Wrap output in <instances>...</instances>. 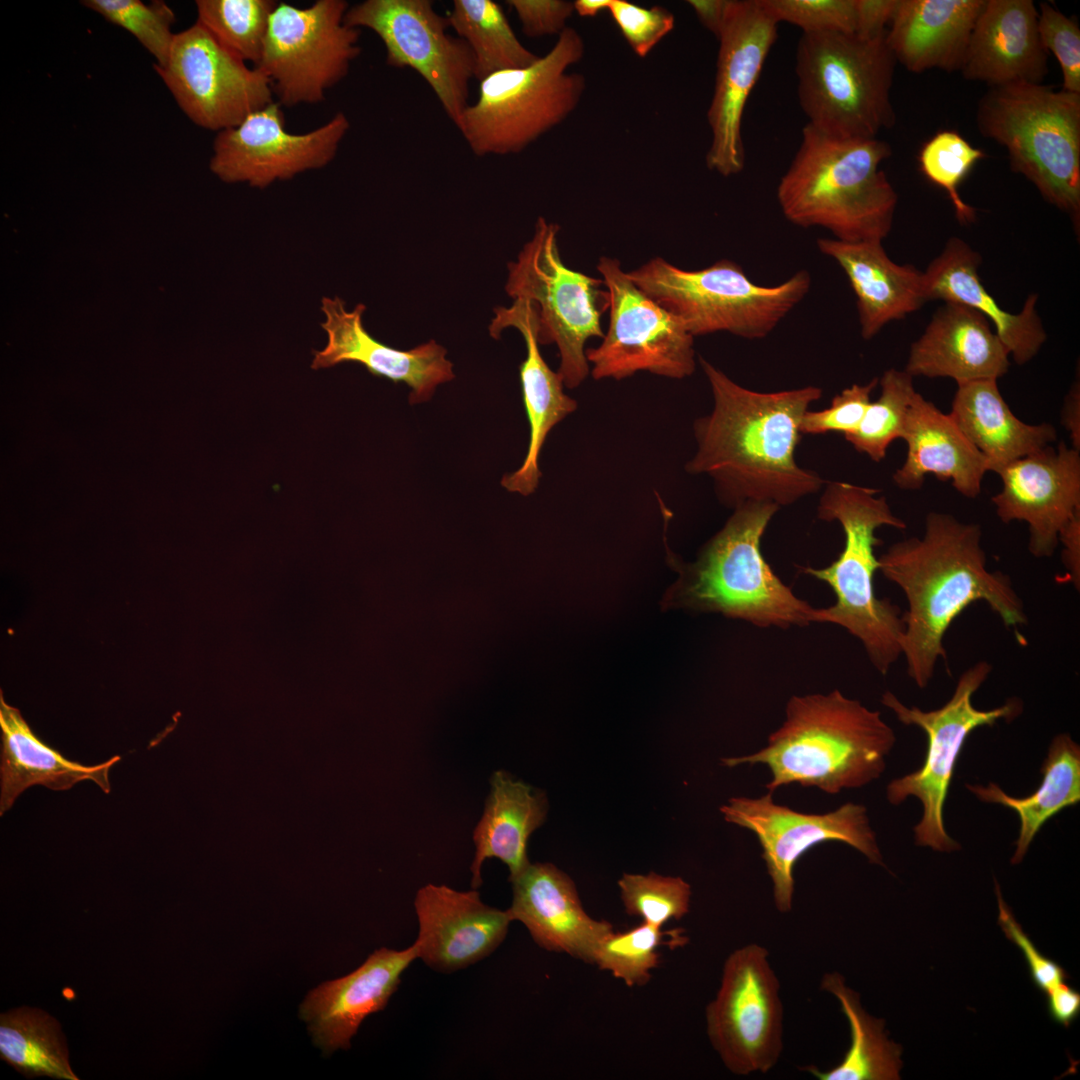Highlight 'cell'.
<instances>
[{"instance_id":"obj_18","label":"cell","mask_w":1080,"mask_h":1080,"mask_svg":"<svg viewBox=\"0 0 1080 1080\" xmlns=\"http://www.w3.org/2000/svg\"><path fill=\"white\" fill-rule=\"evenodd\" d=\"M720 812L727 822L757 836L773 884L774 903L781 913L792 909L797 861L818 844L845 843L869 862L884 865L867 809L861 804L847 802L828 813L808 814L776 804L768 792L759 798L733 797Z\"/></svg>"},{"instance_id":"obj_20","label":"cell","mask_w":1080,"mask_h":1080,"mask_svg":"<svg viewBox=\"0 0 1080 1080\" xmlns=\"http://www.w3.org/2000/svg\"><path fill=\"white\" fill-rule=\"evenodd\" d=\"M349 128L347 116L338 112L312 131L291 133L285 128L281 104L273 101L239 125L217 132L210 169L222 181L262 189L326 166Z\"/></svg>"},{"instance_id":"obj_5","label":"cell","mask_w":1080,"mask_h":1080,"mask_svg":"<svg viewBox=\"0 0 1080 1080\" xmlns=\"http://www.w3.org/2000/svg\"><path fill=\"white\" fill-rule=\"evenodd\" d=\"M780 509L745 502L700 549L694 562L671 559L679 573L667 606L716 612L766 628L817 623V608L797 597L766 562L761 540Z\"/></svg>"},{"instance_id":"obj_46","label":"cell","mask_w":1080,"mask_h":1080,"mask_svg":"<svg viewBox=\"0 0 1080 1080\" xmlns=\"http://www.w3.org/2000/svg\"><path fill=\"white\" fill-rule=\"evenodd\" d=\"M777 22H787L802 33H855L854 0H759Z\"/></svg>"},{"instance_id":"obj_21","label":"cell","mask_w":1080,"mask_h":1080,"mask_svg":"<svg viewBox=\"0 0 1080 1080\" xmlns=\"http://www.w3.org/2000/svg\"><path fill=\"white\" fill-rule=\"evenodd\" d=\"M996 474L1002 488L992 497L1003 523L1028 525L1029 552L1037 558L1054 554L1059 535L1080 513V451L1060 442L1017 459Z\"/></svg>"},{"instance_id":"obj_29","label":"cell","mask_w":1080,"mask_h":1080,"mask_svg":"<svg viewBox=\"0 0 1080 1080\" xmlns=\"http://www.w3.org/2000/svg\"><path fill=\"white\" fill-rule=\"evenodd\" d=\"M494 313L489 326L490 335L497 339L503 329L514 327L522 334L527 349L519 370L530 427L529 445L520 468L506 474L501 484L510 492L528 496L539 483L541 472L538 459L547 435L556 424L577 409V402L564 393L562 377L552 371L541 356L533 306L523 300H514L511 307H497Z\"/></svg>"},{"instance_id":"obj_37","label":"cell","mask_w":1080,"mask_h":1080,"mask_svg":"<svg viewBox=\"0 0 1080 1080\" xmlns=\"http://www.w3.org/2000/svg\"><path fill=\"white\" fill-rule=\"evenodd\" d=\"M820 987L837 999L849 1023L851 1044L835 1067L821 1071L808 1066L803 1070L820 1080L900 1079L902 1048L888 1038L884 1020L863 1009L859 994L846 985L840 973H825Z\"/></svg>"},{"instance_id":"obj_17","label":"cell","mask_w":1080,"mask_h":1080,"mask_svg":"<svg viewBox=\"0 0 1080 1080\" xmlns=\"http://www.w3.org/2000/svg\"><path fill=\"white\" fill-rule=\"evenodd\" d=\"M155 70L184 114L220 132L273 102L270 79L223 47L197 21L175 33L163 66Z\"/></svg>"},{"instance_id":"obj_40","label":"cell","mask_w":1080,"mask_h":1080,"mask_svg":"<svg viewBox=\"0 0 1080 1080\" xmlns=\"http://www.w3.org/2000/svg\"><path fill=\"white\" fill-rule=\"evenodd\" d=\"M197 22L223 47L255 66L262 55L273 0H197Z\"/></svg>"},{"instance_id":"obj_7","label":"cell","mask_w":1080,"mask_h":1080,"mask_svg":"<svg viewBox=\"0 0 1080 1080\" xmlns=\"http://www.w3.org/2000/svg\"><path fill=\"white\" fill-rule=\"evenodd\" d=\"M979 133L1004 146L1010 168L1051 205L1080 222V93L1018 82L991 87L978 103Z\"/></svg>"},{"instance_id":"obj_30","label":"cell","mask_w":1080,"mask_h":1080,"mask_svg":"<svg viewBox=\"0 0 1080 1080\" xmlns=\"http://www.w3.org/2000/svg\"><path fill=\"white\" fill-rule=\"evenodd\" d=\"M817 247L846 274L856 296L860 332L865 340L927 302L923 272L912 265L892 261L882 241L819 238Z\"/></svg>"},{"instance_id":"obj_24","label":"cell","mask_w":1080,"mask_h":1080,"mask_svg":"<svg viewBox=\"0 0 1080 1080\" xmlns=\"http://www.w3.org/2000/svg\"><path fill=\"white\" fill-rule=\"evenodd\" d=\"M418 959L413 943L403 950H375L348 975L311 990L300 1006L314 1043L324 1052L348 1049L362 1021L383 1010L398 989L401 975Z\"/></svg>"},{"instance_id":"obj_28","label":"cell","mask_w":1080,"mask_h":1080,"mask_svg":"<svg viewBox=\"0 0 1080 1080\" xmlns=\"http://www.w3.org/2000/svg\"><path fill=\"white\" fill-rule=\"evenodd\" d=\"M980 254L965 241L952 237L923 271L927 301L940 299L967 306L983 315L996 329L1018 365L1033 359L1047 339L1037 311L1038 296L1031 294L1019 313L1003 309L985 289L978 275Z\"/></svg>"},{"instance_id":"obj_47","label":"cell","mask_w":1080,"mask_h":1080,"mask_svg":"<svg viewBox=\"0 0 1080 1080\" xmlns=\"http://www.w3.org/2000/svg\"><path fill=\"white\" fill-rule=\"evenodd\" d=\"M1038 31L1047 52L1057 59L1063 77L1062 89L1080 93V28L1047 2L1039 5Z\"/></svg>"},{"instance_id":"obj_10","label":"cell","mask_w":1080,"mask_h":1080,"mask_svg":"<svg viewBox=\"0 0 1080 1080\" xmlns=\"http://www.w3.org/2000/svg\"><path fill=\"white\" fill-rule=\"evenodd\" d=\"M649 297L679 318L693 336L727 332L756 340L768 336L806 297L811 287L807 270L784 282L764 286L753 282L729 259L685 270L661 257L628 271Z\"/></svg>"},{"instance_id":"obj_56","label":"cell","mask_w":1080,"mask_h":1080,"mask_svg":"<svg viewBox=\"0 0 1080 1080\" xmlns=\"http://www.w3.org/2000/svg\"><path fill=\"white\" fill-rule=\"evenodd\" d=\"M1061 423L1069 433L1072 448L1080 451V384L1074 382L1064 399Z\"/></svg>"},{"instance_id":"obj_23","label":"cell","mask_w":1080,"mask_h":1080,"mask_svg":"<svg viewBox=\"0 0 1080 1080\" xmlns=\"http://www.w3.org/2000/svg\"><path fill=\"white\" fill-rule=\"evenodd\" d=\"M414 906L418 958L443 973L488 957L504 941L512 922L507 910L486 905L475 889L428 884L418 890Z\"/></svg>"},{"instance_id":"obj_35","label":"cell","mask_w":1080,"mask_h":1080,"mask_svg":"<svg viewBox=\"0 0 1080 1080\" xmlns=\"http://www.w3.org/2000/svg\"><path fill=\"white\" fill-rule=\"evenodd\" d=\"M546 813L544 794L536 793L531 786L504 771L493 774L484 813L473 833L476 848L470 867L473 889L482 884L481 867L486 859L497 858L505 863L509 879L530 864L528 840L543 824Z\"/></svg>"},{"instance_id":"obj_42","label":"cell","mask_w":1080,"mask_h":1080,"mask_svg":"<svg viewBox=\"0 0 1080 1080\" xmlns=\"http://www.w3.org/2000/svg\"><path fill=\"white\" fill-rule=\"evenodd\" d=\"M986 157L973 147L957 131L937 132L924 143L919 152L922 173L932 183L941 187L950 198L957 220L962 224L973 222L976 211L965 203L958 188L973 166Z\"/></svg>"},{"instance_id":"obj_1","label":"cell","mask_w":1080,"mask_h":1080,"mask_svg":"<svg viewBox=\"0 0 1080 1080\" xmlns=\"http://www.w3.org/2000/svg\"><path fill=\"white\" fill-rule=\"evenodd\" d=\"M712 410L693 423L696 451L690 474L706 475L722 504L773 503L780 508L816 493L826 483L795 459L800 423L822 396L817 386L759 392L741 386L700 357Z\"/></svg>"},{"instance_id":"obj_15","label":"cell","mask_w":1080,"mask_h":1080,"mask_svg":"<svg viewBox=\"0 0 1080 1080\" xmlns=\"http://www.w3.org/2000/svg\"><path fill=\"white\" fill-rule=\"evenodd\" d=\"M712 1047L735 1075L767 1073L783 1051L780 982L765 947L750 943L725 960L715 998L706 1008Z\"/></svg>"},{"instance_id":"obj_22","label":"cell","mask_w":1080,"mask_h":1080,"mask_svg":"<svg viewBox=\"0 0 1080 1080\" xmlns=\"http://www.w3.org/2000/svg\"><path fill=\"white\" fill-rule=\"evenodd\" d=\"M365 309L359 303L348 311L339 297L322 298L321 310L326 319L321 327L328 341L325 348L313 351L312 369L359 363L374 376L406 384L411 389V404L429 400L438 385L455 377L453 364L446 358L447 350L435 340L400 350L372 337L363 325Z\"/></svg>"},{"instance_id":"obj_41","label":"cell","mask_w":1080,"mask_h":1080,"mask_svg":"<svg viewBox=\"0 0 1080 1080\" xmlns=\"http://www.w3.org/2000/svg\"><path fill=\"white\" fill-rule=\"evenodd\" d=\"M878 383L881 392L870 402L857 429L844 436L860 453L879 462L886 456L889 445L903 436L907 416L917 393L913 377L895 368L883 373Z\"/></svg>"},{"instance_id":"obj_11","label":"cell","mask_w":1080,"mask_h":1080,"mask_svg":"<svg viewBox=\"0 0 1080 1080\" xmlns=\"http://www.w3.org/2000/svg\"><path fill=\"white\" fill-rule=\"evenodd\" d=\"M560 227L539 217L534 234L508 263L507 294L532 304L540 344L554 343L559 351L558 373L564 386L578 387L590 374L585 345L602 338L603 314L609 308L602 278L575 271L563 263L558 249Z\"/></svg>"},{"instance_id":"obj_32","label":"cell","mask_w":1080,"mask_h":1080,"mask_svg":"<svg viewBox=\"0 0 1080 1080\" xmlns=\"http://www.w3.org/2000/svg\"><path fill=\"white\" fill-rule=\"evenodd\" d=\"M985 0H899L887 43L907 70H960Z\"/></svg>"},{"instance_id":"obj_52","label":"cell","mask_w":1080,"mask_h":1080,"mask_svg":"<svg viewBox=\"0 0 1080 1080\" xmlns=\"http://www.w3.org/2000/svg\"><path fill=\"white\" fill-rule=\"evenodd\" d=\"M899 0H854L855 34L871 38L885 32Z\"/></svg>"},{"instance_id":"obj_4","label":"cell","mask_w":1080,"mask_h":1080,"mask_svg":"<svg viewBox=\"0 0 1080 1080\" xmlns=\"http://www.w3.org/2000/svg\"><path fill=\"white\" fill-rule=\"evenodd\" d=\"M892 154L878 138H840L809 124L777 186L785 218L821 227L846 242L883 241L892 229L898 195L880 164Z\"/></svg>"},{"instance_id":"obj_57","label":"cell","mask_w":1080,"mask_h":1080,"mask_svg":"<svg viewBox=\"0 0 1080 1080\" xmlns=\"http://www.w3.org/2000/svg\"><path fill=\"white\" fill-rule=\"evenodd\" d=\"M612 0H576L574 11L581 17H594L608 10Z\"/></svg>"},{"instance_id":"obj_45","label":"cell","mask_w":1080,"mask_h":1080,"mask_svg":"<svg viewBox=\"0 0 1080 1080\" xmlns=\"http://www.w3.org/2000/svg\"><path fill=\"white\" fill-rule=\"evenodd\" d=\"M618 886L626 913L643 922L662 927L690 910L691 887L681 877L624 873Z\"/></svg>"},{"instance_id":"obj_53","label":"cell","mask_w":1080,"mask_h":1080,"mask_svg":"<svg viewBox=\"0 0 1080 1080\" xmlns=\"http://www.w3.org/2000/svg\"><path fill=\"white\" fill-rule=\"evenodd\" d=\"M1047 995V1009L1051 1019L1068 1028L1080 1013V993L1065 982L1060 983Z\"/></svg>"},{"instance_id":"obj_36","label":"cell","mask_w":1080,"mask_h":1080,"mask_svg":"<svg viewBox=\"0 0 1080 1080\" xmlns=\"http://www.w3.org/2000/svg\"><path fill=\"white\" fill-rule=\"evenodd\" d=\"M1043 779L1037 791L1026 797H1013L998 784L970 785L967 789L980 801L996 803L1014 810L1020 828L1012 864L1020 863L1042 826L1066 807L1080 801V746L1067 733L1056 735L1043 761Z\"/></svg>"},{"instance_id":"obj_33","label":"cell","mask_w":1080,"mask_h":1080,"mask_svg":"<svg viewBox=\"0 0 1080 1080\" xmlns=\"http://www.w3.org/2000/svg\"><path fill=\"white\" fill-rule=\"evenodd\" d=\"M0 728L1 815L12 807L24 790L33 785L61 791L72 788L80 781L90 780L105 793L110 792L109 771L120 756L93 766L66 759L33 733L20 711L5 702L2 692Z\"/></svg>"},{"instance_id":"obj_50","label":"cell","mask_w":1080,"mask_h":1080,"mask_svg":"<svg viewBox=\"0 0 1080 1080\" xmlns=\"http://www.w3.org/2000/svg\"><path fill=\"white\" fill-rule=\"evenodd\" d=\"M995 889L999 907L998 923L1005 936L1021 950L1035 986L1046 994L1065 982L1068 975L1058 963L1038 951L1004 902L997 883Z\"/></svg>"},{"instance_id":"obj_12","label":"cell","mask_w":1080,"mask_h":1080,"mask_svg":"<svg viewBox=\"0 0 1080 1080\" xmlns=\"http://www.w3.org/2000/svg\"><path fill=\"white\" fill-rule=\"evenodd\" d=\"M992 665L984 660L967 668L956 683L951 698L940 708L924 711L908 707L890 691L883 693L881 702L904 725H914L927 736V751L923 765L916 771L892 780L886 790L890 804L899 805L908 797L922 804V817L914 827L916 845L939 852L960 849L944 825V804L960 752L969 734L981 726H992L1004 719L1010 722L1020 716L1023 703L1009 698L990 710L977 709L972 703L974 693L987 680Z\"/></svg>"},{"instance_id":"obj_55","label":"cell","mask_w":1080,"mask_h":1080,"mask_svg":"<svg viewBox=\"0 0 1080 1080\" xmlns=\"http://www.w3.org/2000/svg\"><path fill=\"white\" fill-rule=\"evenodd\" d=\"M730 0H689L699 22L715 37L723 25Z\"/></svg>"},{"instance_id":"obj_25","label":"cell","mask_w":1080,"mask_h":1080,"mask_svg":"<svg viewBox=\"0 0 1080 1080\" xmlns=\"http://www.w3.org/2000/svg\"><path fill=\"white\" fill-rule=\"evenodd\" d=\"M509 881L512 921H520L541 948L594 964L599 944L613 927L585 912L567 874L551 863L530 862Z\"/></svg>"},{"instance_id":"obj_44","label":"cell","mask_w":1080,"mask_h":1080,"mask_svg":"<svg viewBox=\"0 0 1080 1080\" xmlns=\"http://www.w3.org/2000/svg\"><path fill=\"white\" fill-rule=\"evenodd\" d=\"M82 4L104 19L131 33L163 66L170 54L175 33L173 10L163 1L149 4L140 0H84Z\"/></svg>"},{"instance_id":"obj_39","label":"cell","mask_w":1080,"mask_h":1080,"mask_svg":"<svg viewBox=\"0 0 1080 1080\" xmlns=\"http://www.w3.org/2000/svg\"><path fill=\"white\" fill-rule=\"evenodd\" d=\"M0 1056L28 1078L78 1080L69 1065L59 1023L38 1009L20 1008L1 1014Z\"/></svg>"},{"instance_id":"obj_8","label":"cell","mask_w":1080,"mask_h":1080,"mask_svg":"<svg viewBox=\"0 0 1080 1080\" xmlns=\"http://www.w3.org/2000/svg\"><path fill=\"white\" fill-rule=\"evenodd\" d=\"M896 63L887 30L871 38L802 33L795 72L807 124L840 138H877L895 123L890 91Z\"/></svg>"},{"instance_id":"obj_27","label":"cell","mask_w":1080,"mask_h":1080,"mask_svg":"<svg viewBox=\"0 0 1080 1080\" xmlns=\"http://www.w3.org/2000/svg\"><path fill=\"white\" fill-rule=\"evenodd\" d=\"M1009 365L1008 351L983 315L945 302L912 343L904 370L913 378L948 377L958 385L998 380Z\"/></svg>"},{"instance_id":"obj_49","label":"cell","mask_w":1080,"mask_h":1080,"mask_svg":"<svg viewBox=\"0 0 1080 1080\" xmlns=\"http://www.w3.org/2000/svg\"><path fill=\"white\" fill-rule=\"evenodd\" d=\"M878 380L874 378L866 384H853L845 388L832 398L826 409L807 410L801 419L800 433L820 435L835 432L846 436L854 432L871 402L870 396Z\"/></svg>"},{"instance_id":"obj_14","label":"cell","mask_w":1080,"mask_h":1080,"mask_svg":"<svg viewBox=\"0 0 1080 1080\" xmlns=\"http://www.w3.org/2000/svg\"><path fill=\"white\" fill-rule=\"evenodd\" d=\"M597 271L609 300V326L586 359L595 380H621L638 371L683 379L695 371L694 337L629 277L618 259L603 256Z\"/></svg>"},{"instance_id":"obj_26","label":"cell","mask_w":1080,"mask_h":1080,"mask_svg":"<svg viewBox=\"0 0 1080 1080\" xmlns=\"http://www.w3.org/2000/svg\"><path fill=\"white\" fill-rule=\"evenodd\" d=\"M1047 62L1034 2L985 0L959 71L965 79L985 82L990 88L1018 82L1040 84L1048 72Z\"/></svg>"},{"instance_id":"obj_9","label":"cell","mask_w":1080,"mask_h":1080,"mask_svg":"<svg viewBox=\"0 0 1080 1080\" xmlns=\"http://www.w3.org/2000/svg\"><path fill=\"white\" fill-rule=\"evenodd\" d=\"M584 53L582 36L567 26L532 65L481 80L477 100L455 123L470 150L479 157L520 153L561 124L585 92V76L568 72Z\"/></svg>"},{"instance_id":"obj_43","label":"cell","mask_w":1080,"mask_h":1080,"mask_svg":"<svg viewBox=\"0 0 1080 1080\" xmlns=\"http://www.w3.org/2000/svg\"><path fill=\"white\" fill-rule=\"evenodd\" d=\"M662 927L642 922L624 932L611 931L599 944L594 965L609 971L627 986L649 982L651 970L659 964L658 947L664 943Z\"/></svg>"},{"instance_id":"obj_13","label":"cell","mask_w":1080,"mask_h":1080,"mask_svg":"<svg viewBox=\"0 0 1080 1080\" xmlns=\"http://www.w3.org/2000/svg\"><path fill=\"white\" fill-rule=\"evenodd\" d=\"M349 4L318 0L306 8L277 4L259 68L284 106L314 104L343 80L361 53V29L345 22Z\"/></svg>"},{"instance_id":"obj_51","label":"cell","mask_w":1080,"mask_h":1080,"mask_svg":"<svg viewBox=\"0 0 1080 1080\" xmlns=\"http://www.w3.org/2000/svg\"><path fill=\"white\" fill-rule=\"evenodd\" d=\"M522 31L528 37L559 35L574 11V2L564 0H508Z\"/></svg>"},{"instance_id":"obj_6","label":"cell","mask_w":1080,"mask_h":1080,"mask_svg":"<svg viewBox=\"0 0 1080 1080\" xmlns=\"http://www.w3.org/2000/svg\"><path fill=\"white\" fill-rule=\"evenodd\" d=\"M817 506V518L837 521L844 533L838 558L822 568L800 571L827 583L835 594L832 606L817 608V623L844 628L858 639L871 664L882 675L901 656L903 613L890 599L878 598L874 576L879 568L876 530L882 526L906 529L880 490L843 481L826 482Z\"/></svg>"},{"instance_id":"obj_54","label":"cell","mask_w":1080,"mask_h":1080,"mask_svg":"<svg viewBox=\"0 0 1080 1080\" xmlns=\"http://www.w3.org/2000/svg\"><path fill=\"white\" fill-rule=\"evenodd\" d=\"M1063 546L1062 562L1067 578L1079 591L1080 586V513L1076 514L1059 535Z\"/></svg>"},{"instance_id":"obj_38","label":"cell","mask_w":1080,"mask_h":1080,"mask_svg":"<svg viewBox=\"0 0 1080 1080\" xmlns=\"http://www.w3.org/2000/svg\"><path fill=\"white\" fill-rule=\"evenodd\" d=\"M446 17L457 37L469 46L479 82L499 71L528 67L539 59L522 45L501 6L492 0H454Z\"/></svg>"},{"instance_id":"obj_2","label":"cell","mask_w":1080,"mask_h":1080,"mask_svg":"<svg viewBox=\"0 0 1080 1080\" xmlns=\"http://www.w3.org/2000/svg\"><path fill=\"white\" fill-rule=\"evenodd\" d=\"M878 562V571L902 590L908 604L901 656L920 689L946 658L943 641L952 622L975 602H985L1022 641L1017 628L1027 624L1024 603L1008 575L988 570L980 525L931 511L922 537L892 544Z\"/></svg>"},{"instance_id":"obj_16","label":"cell","mask_w":1080,"mask_h":1080,"mask_svg":"<svg viewBox=\"0 0 1080 1080\" xmlns=\"http://www.w3.org/2000/svg\"><path fill=\"white\" fill-rule=\"evenodd\" d=\"M345 22L382 41L386 62L416 71L455 124L465 111L475 62L467 43L447 32L446 16L430 0H366L349 7Z\"/></svg>"},{"instance_id":"obj_3","label":"cell","mask_w":1080,"mask_h":1080,"mask_svg":"<svg viewBox=\"0 0 1080 1080\" xmlns=\"http://www.w3.org/2000/svg\"><path fill=\"white\" fill-rule=\"evenodd\" d=\"M896 741L879 711L838 689L827 694L792 696L783 724L765 747L745 756L723 758L722 765L765 764L769 792L792 783L828 794L866 786L878 779Z\"/></svg>"},{"instance_id":"obj_34","label":"cell","mask_w":1080,"mask_h":1080,"mask_svg":"<svg viewBox=\"0 0 1080 1080\" xmlns=\"http://www.w3.org/2000/svg\"><path fill=\"white\" fill-rule=\"evenodd\" d=\"M949 414L984 456L989 471L995 473L1057 438L1049 423L1028 424L1018 419L1002 397L997 380L958 384Z\"/></svg>"},{"instance_id":"obj_31","label":"cell","mask_w":1080,"mask_h":1080,"mask_svg":"<svg viewBox=\"0 0 1080 1080\" xmlns=\"http://www.w3.org/2000/svg\"><path fill=\"white\" fill-rule=\"evenodd\" d=\"M902 439L907 445L904 463L893 474V482L903 490L920 489L925 477L934 474L950 480L967 498L981 492L983 477L989 471L984 456L960 430L950 414L916 393L911 404Z\"/></svg>"},{"instance_id":"obj_48","label":"cell","mask_w":1080,"mask_h":1080,"mask_svg":"<svg viewBox=\"0 0 1080 1080\" xmlns=\"http://www.w3.org/2000/svg\"><path fill=\"white\" fill-rule=\"evenodd\" d=\"M608 10L626 42L640 58H645L675 26L673 13L659 5L646 8L627 0H612Z\"/></svg>"},{"instance_id":"obj_19","label":"cell","mask_w":1080,"mask_h":1080,"mask_svg":"<svg viewBox=\"0 0 1080 1080\" xmlns=\"http://www.w3.org/2000/svg\"><path fill=\"white\" fill-rule=\"evenodd\" d=\"M777 28L759 0H730L716 37L717 69L707 112L711 143L705 158L707 167L724 177L739 174L745 166L742 118Z\"/></svg>"}]
</instances>
